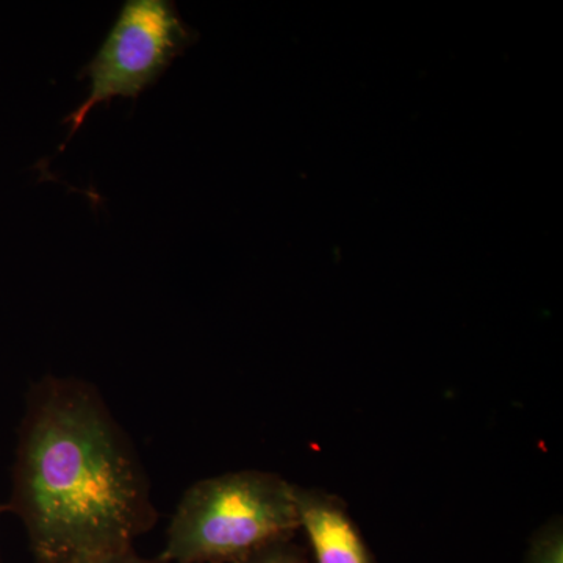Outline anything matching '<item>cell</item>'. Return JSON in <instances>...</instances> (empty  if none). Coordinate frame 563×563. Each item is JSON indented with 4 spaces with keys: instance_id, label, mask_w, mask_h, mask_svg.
<instances>
[{
    "instance_id": "cell-7",
    "label": "cell",
    "mask_w": 563,
    "mask_h": 563,
    "mask_svg": "<svg viewBox=\"0 0 563 563\" xmlns=\"http://www.w3.org/2000/svg\"><path fill=\"white\" fill-rule=\"evenodd\" d=\"M76 563H168L163 561L161 555L157 559L141 558L135 550L125 551V553L106 555V558L90 559V561Z\"/></svg>"
},
{
    "instance_id": "cell-4",
    "label": "cell",
    "mask_w": 563,
    "mask_h": 563,
    "mask_svg": "<svg viewBox=\"0 0 563 563\" xmlns=\"http://www.w3.org/2000/svg\"><path fill=\"white\" fill-rule=\"evenodd\" d=\"M295 499L314 563H376L340 496L295 485Z\"/></svg>"
},
{
    "instance_id": "cell-3",
    "label": "cell",
    "mask_w": 563,
    "mask_h": 563,
    "mask_svg": "<svg viewBox=\"0 0 563 563\" xmlns=\"http://www.w3.org/2000/svg\"><path fill=\"white\" fill-rule=\"evenodd\" d=\"M198 35L169 0H128L95 58L80 73L90 81L87 99L66 118L69 139L88 114L111 99H136L161 79Z\"/></svg>"
},
{
    "instance_id": "cell-5",
    "label": "cell",
    "mask_w": 563,
    "mask_h": 563,
    "mask_svg": "<svg viewBox=\"0 0 563 563\" xmlns=\"http://www.w3.org/2000/svg\"><path fill=\"white\" fill-rule=\"evenodd\" d=\"M526 563H563L561 518H554L533 533Z\"/></svg>"
},
{
    "instance_id": "cell-2",
    "label": "cell",
    "mask_w": 563,
    "mask_h": 563,
    "mask_svg": "<svg viewBox=\"0 0 563 563\" xmlns=\"http://www.w3.org/2000/svg\"><path fill=\"white\" fill-rule=\"evenodd\" d=\"M301 529L295 485L246 470L191 485L181 496L161 554L168 563H240Z\"/></svg>"
},
{
    "instance_id": "cell-8",
    "label": "cell",
    "mask_w": 563,
    "mask_h": 563,
    "mask_svg": "<svg viewBox=\"0 0 563 563\" xmlns=\"http://www.w3.org/2000/svg\"><path fill=\"white\" fill-rule=\"evenodd\" d=\"M2 510H3V507H2V506H0V514H2ZM0 563H2V562H0Z\"/></svg>"
},
{
    "instance_id": "cell-6",
    "label": "cell",
    "mask_w": 563,
    "mask_h": 563,
    "mask_svg": "<svg viewBox=\"0 0 563 563\" xmlns=\"http://www.w3.org/2000/svg\"><path fill=\"white\" fill-rule=\"evenodd\" d=\"M240 563H310L306 551L292 539L276 540L247 555Z\"/></svg>"
},
{
    "instance_id": "cell-1",
    "label": "cell",
    "mask_w": 563,
    "mask_h": 563,
    "mask_svg": "<svg viewBox=\"0 0 563 563\" xmlns=\"http://www.w3.org/2000/svg\"><path fill=\"white\" fill-rule=\"evenodd\" d=\"M7 509L36 563L125 553L158 518L146 470L101 393L54 376L29 395Z\"/></svg>"
}]
</instances>
